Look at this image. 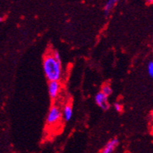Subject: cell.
<instances>
[{
    "label": "cell",
    "mask_w": 153,
    "mask_h": 153,
    "mask_svg": "<svg viewBox=\"0 0 153 153\" xmlns=\"http://www.w3.org/2000/svg\"><path fill=\"white\" fill-rule=\"evenodd\" d=\"M43 70L45 75L49 82H59L62 76V61H58L53 57L52 53H47L43 59Z\"/></svg>",
    "instance_id": "6da1fadb"
},
{
    "label": "cell",
    "mask_w": 153,
    "mask_h": 153,
    "mask_svg": "<svg viewBox=\"0 0 153 153\" xmlns=\"http://www.w3.org/2000/svg\"><path fill=\"white\" fill-rule=\"evenodd\" d=\"M62 117L59 107L57 105H53L48 111L46 117V123L48 125H55L59 122Z\"/></svg>",
    "instance_id": "7a4b0ae2"
},
{
    "label": "cell",
    "mask_w": 153,
    "mask_h": 153,
    "mask_svg": "<svg viewBox=\"0 0 153 153\" xmlns=\"http://www.w3.org/2000/svg\"><path fill=\"white\" fill-rule=\"evenodd\" d=\"M48 91L49 96L52 99H56L60 91V84L58 81H50L48 82Z\"/></svg>",
    "instance_id": "3957f363"
},
{
    "label": "cell",
    "mask_w": 153,
    "mask_h": 153,
    "mask_svg": "<svg viewBox=\"0 0 153 153\" xmlns=\"http://www.w3.org/2000/svg\"><path fill=\"white\" fill-rule=\"evenodd\" d=\"M95 103L99 105L100 108H102L104 110H107L109 109V103L108 102V97L104 95L102 93L99 92L97 93L95 98Z\"/></svg>",
    "instance_id": "277c9868"
},
{
    "label": "cell",
    "mask_w": 153,
    "mask_h": 153,
    "mask_svg": "<svg viewBox=\"0 0 153 153\" xmlns=\"http://www.w3.org/2000/svg\"><path fill=\"white\" fill-rule=\"evenodd\" d=\"M119 145V140L117 138L111 139L105 144V145L101 150V153H113L114 150Z\"/></svg>",
    "instance_id": "5b68a950"
},
{
    "label": "cell",
    "mask_w": 153,
    "mask_h": 153,
    "mask_svg": "<svg viewBox=\"0 0 153 153\" xmlns=\"http://www.w3.org/2000/svg\"><path fill=\"white\" fill-rule=\"evenodd\" d=\"M62 117L66 121H69L72 118L73 116V109L71 104H67L63 108L62 110Z\"/></svg>",
    "instance_id": "8992f818"
},
{
    "label": "cell",
    "mask_w": 153,
    "mask_h": 153,
    "mask_svg": "<svg viewBox=\"0 0 153 153\" xmlns=\"http://www.w3.org/2000/svg\"><path fill=\"white\" fill-rule=\"evenodd\" d=\"M117 1L116 0H109L108 2H106V3L105 4L104 7H103V11H104V13L106 16H109V13L112 12V10H113V8L115 7L116 4H117Z\"/></svg>",
    "instance_id": "52a82bcc"
},
{
    "label": "cell",
    "mask_w": 153,
    "mask_h": 153,
    "mask_svg": "<svg viewBox=\"0 0 153 153\" xmlns=\"http://www.w3.org/2000/svg\"><path fill=\"white\" fill-rule=\"evenodd\" d=\"M101 92L102 93L103 95H105L106 97L109 96V95L112 94L113 92V90L111 88V87L109 85H104L102 87V90H101Z\"/></svg>",
    "instance_id": "ba28073f"
},
{
    "label": "cell",
    "mask_w": 153,
    "mask_h": 153,
    "mask_svg": "<svg viewBox=\"0 0 153 153\" xmlns=\"http://www.w3.org/2000/svg\"><path fill=\"white\" fill-rule=\"evenodd\" d=\"M148 72L149 74L153 78V62H150L148 65Z\"/></svg>",
    "instance_id": "9c48e42d"
},
{
    "label": "cell",
    "mask_w": 153,
    "mask_h": 153,
    "mask_svg": "<svg viewBox=\"0 0 153 153\" xmlns=\"http://www.w3.org/2000/svg\"><path fill=\"white\" fill-rule=\"evenodd\" d=\"M114 109H116V111H117V112H119V113H120V112H122V110H123V105H121L120 103H119V102L115 103Z\"/></svg>",
    "instance_id": "30bf717a"
},
{
    "label": "cell",
    "mask_w": 153,
    "mask_h": 153,
    "mask_svg": "<svg viewBox=\"0 0 153 153\" xmlns=\"http://www.w3.org/2000/svg\"><path fill=\"white\" fill-rule=\"evenodd\" d=\"M2 19H3V18H2V16H0V22H2Z\"/></svg>",
    "instance_id": "8fae6325"
}]
</instances>
